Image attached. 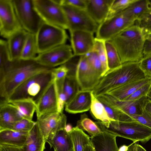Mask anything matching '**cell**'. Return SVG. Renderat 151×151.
I'll return each mask as SVG.
<instances>
[{
  "mask_svg": "<svg viewBox=\"0 0 151 151\" xmlns=\"http://www.w3.org/2000/svg\"><path fill=\"white\" fill-rule=\"evenodd\" d=\"M54 68L42 65L34 59L9 61L0 73L1 101H7L15 89L28 78L40 73L51 71Z\"/></svg>",
  "mask_w": 151,
  "mask_h": 151,
  "instance_id": "cell-1",
  "label": "cell"
},
{
  "mask_svg": "<svg viewBox=\"0 0 151 151\" xmlns=\"http://www.w3.org/2000/svg\"><path fill=\"white\" fill-rule=\"evenodd\" d=\"M146 35L143 28L134 24L110 40L118 52L122 64L139 62L143 58Z\"/></svg>",
  "mask_w": 151,
  "mask_h": 151,
  "instance_id": "cell-2",
  "label": "cell"
},
{
  "mask_svg": "<svg viewBox=\"0 0 151 151\" xmlns=\"http://www.w3.org/2000/svg\"><path fill=\"white\" fill-rule=\"evenodd\" d=\"M147 77L140 67L139 62L123 63L108 71L93 90V93L97 97L129 82Z\"/></svg>",
  "mask_w": 151,
  "mask_h": 151,
  "instance_id": "cell-3",
  "label": "cell"
},
{
  "mask_svg": "<svg viewBox=\"0 0 151 151\" xmlns=\"http://www.w3.org/2000/svg\"><path fill=\"white\" fill-rule=\"evenodd\" d=\"M101 129L117 137L145 143L151 139V129L135 121H111L109 126H104L100 121L95 122Z\"/></svg>",
  "mask_w": 151,
  "mask_h": 151,
  "instance_id": "cell-4",
  "label": "cell"
},
{
  "mask_svg": "<svg viewBox=\"0 0 151 151\" xmlns=\"http://www.w3.org/2000/svg\"><path fill=\"white\" fill-rule=\"evenodd\" d=\"M52 70L37 74L28 78L15 89L6 101L28 99L31 100L36 104L47 87L54 79Z\"/></svg>",
  "mask_w": 151,
  "mask_h": 151,
  "instance_id": "cell-5",
  "label": "cell"
},
{
  "mask_svg": "<svg viewBox=\"0 0 151 151\" xmlns=\"http://www.w3.org/2000/svg\"><path fill=\"white\" fill-rule=\"evenodd\" d=\"M38 54L65 44V29L43 22L35 34Z\"/></svg>",
  "mask_w": 151,
  "mask_h": 151,
  "instance_id": "cell-6",
  "label": "cell"
},
{
  "mask_svg": "<svg viewBox=\"0 0 151 151\" xmlns=\"http://www.w3.org/2000/svg\"><path fill=\"white\" fill-rule=\"evenodd\" d=\"M14 10L22 27L36 34L43 21L35 10L33 0H12Z\"/></svg>",
  "mask_w": 151,
  "mask_h": 151,
  "instance_id": "cell-7",
  "label": "cell"
},
{
  "mask_svg": "<svg viewBox=\"0 0 151 151\" xmlns=\"http://www.w3.org/2000/svg\"><path fill=\"white\" fill-rule=\"evenodd\" d=\"M35 9L43 22L68 29L64 10L56 0H33Z\"/></svg>",
  "mask_w": 151,
  "mask_h": 151,
  "instance_id": "cell-8",
  "label": "cell"
},
{
  "mask_svg": "<svg viewBox=\"0 0 151 151\" xmlns=\"http://www.w3.org/2000/svg\"><path fill=\"white\" fill-rule=\"evenodd\" d=\"M136 21L122 11L107 18L99 25L96 32V38L104 41L110 40L134 25Z\"/></svg>",
  "mask_w": 151,
  "mask_h": 151,
  "instance_id": "cell-9",
  "label": "cell"
},
{
  "mask_svg": "<svg viewBox=\"0 0 151 151\" xmlns=\"http://www.w3.org/2000/svg\"><path fill=\"white\" fill-rule=\"evenodd\" d=\"M96 97L102 103L118 111L121 114L120 120L123 121L130 120L134 116L141 114L148 99L145 96L137 100L120 101L107 94Z\"/></svg>",
  "mask_w": 151,
  "mask_h": 151,
  "instance_id": "cell-10",
  "label": "cell"
},
{
  "mask_svg": "<svg viewBox=\"0 0 151 151\" xmlns=\"http://www.w3.org/2000/svg\"><path fill=\"white\" fill-rule=\"evenodd\" d=\"M61 6L66 15L70 32L79 30L96 32L99 25L86 10L66 5Z\"/></svg>",
  "mask_w": 151,
  "mask_h": 151,
  "instance_id": "cell-11",
  "label": "cell"
},
{
  "mask_svg": "<svg viewBox=\"0 0 151 151\" xmlns=\"http://www.w3.org/2000/svg\"><path fill=\"white\" fill-rule=\"evenodd\" d=\"M73 56L71 46L65 44L38 54L34 60L42 65L55 68L65 64Z\"/></svg>",
  "mask_w": 151,
  "mask_h": 151,
  "instance_id": "cell-12",
  "label": "cell"
},
{
  "mask_svg": "<svg viewBox=\"0 0 151 151\" xmlns=\"http://www.w3.org/2000/svg\"><path fill=\"white\" fill-rule=\"evenodd\" d=\"M23 28L17 17L12 0H0V34L7 39Z\"/></svg>",
  "mask_w": 151,
  "mask_h": 151,
  "instance_id": "cell-13",
  "label": "cell"
},
{
  "mask_svg": "<svg viewBox=\"0 0 151 151\" xmlns=\"http://www.w3.org/2000/svg\"><path fill=\"white\" fill-rule=\"evenodd\" d=\"M75 75L82 91L93 90L102 78L92 68L86 55L80 56Z\"/></svg>",
  "mask_w": 151,
  "mask_h": 151,
  "instance_id": "cell-14",
  "label": "cell"
},
{
  "mask_svg": "<svg viewBox=\"0 0 151 151\" xmlns=\"http://www.w3.org/2000/svg\"><path fill=\"white\" fill-rule=\"evenodd\" d=\"M67 117L63 113L58 111L42 114L37 117L36 122L46 142L52 138L58 130L65 128Z\"/></svg>",
  "mask_w": 151,
  "mask_h": 151,
  "instance_id": "cell-15",
  "label": "cell"
},
{
  "mask_svg": "<svg viewBox=\"0 0 151 151\" xmlns=\"http://www.w3.org/2000/svg\"><path fill=\"white\" fill-rule=\"evenodd\" d=\"M70 32V46L74 56L85 55L93 51L95 39L93 33L79 30Z\"/></svg>",
  "mask_w": 151,
  "mask_h": 151,
  "instance_id": "cell-16",
  "label": "cell"
},
{
  "mask_svg": "<svg viewBox=\"0 0 151 151\" xmlns=\"http://www.w3.org/2000/svg\"><path fill=\"white\" fill-rule=\"evenodd\" d=\"M36 105L37 117L57 111V98L54 79L47 87Z\"/></svg>",
  "mask_w": 151,
  "mask_h": 151,
  "instance_id": "cell-17",
  "label": "cell"
},
{
  "mask_svg": "<svg viewBox=\"0 0 151 151\" xmlns=\"http://www.w3.org/2000/svg\"><path fill=\"white\" fill-rule=\"evenodd\" d=\"M92 91L80 90L65 106V109L68 113L76 114L88 111L90 109Z\"/></svg>",
  "mask_w": 151,
  "mask_h": 151,
  "instance_id": "cell-18",
  "label": "cell"
},
{
  "mask_svg": "<svg viewBox=\"0 0 151 151\" xmlns=\"http://www.w3.org/2000/svg\"><path fill=\"white\" fill-rule=\"evenodd\" d=\"M114 0H86V10L99 25L107 17Z\"/></svg>",
  "mask_w": 151,
  "mask_h": 151,
  "instance_id": "cell-19",
  "label": "cell"
},
{
  "mask_svg": "<svg viewBox=\"0 0 151 151\" xmlns=\"http://www.w3.org/2000/svg\"><path fill=\"white\" fill-rule=\"evenodd\" d=\"M28 32L23 28L10 36L6 41L10 61L20 59Z\"/></svg>",
  "mask_w": 151,
  "mask_h": 151,
  "instance_id": "cell-20",
  "label": "cell"
},
{
  "mask_svg": "<svg viewBox=\"0 0 151 151\" xmlns=\"http://www.w3.org/2000/svg\"><path fill=\"white\" fill-rule=\"evenodd\" d=\"M22 119L15 107L6 101H1L0 130L12 129L16 122Z\"/></svg>",
  "mask_w": 151,
  "mask_h": 151,
  "instance_id": "cell-21",
  "label": "cell"
},
{
  "mask_svg": "<svg viewBox=\"0 0 151 151\" xmlns=\"http://www.w3.org/2000/svg\"><path fill=\"white\" fill-rule=\"evenodd\" d=\"M151 81V78L148 77L135 80L117 88L105 94L119 100L124 101L137 89Z\"/></svg>",
  "mask_w": 151,
  "mask_h": 151,
  "instance_id": "cell-22",
  "label": "cell"
},
{
  "mask_svg": "<svg viewBox=\"0 0 151 151\" xmlns=\"http://www.w3.org/2000/svg\"><path fill=\"white\" fill-rule=\"evenodd\" d=\"M103 132L91 137V142L95 151H118L117 136L108 132Z\"/></svg>",
  "mask_w": 151,
  "mask_h": 151,
  "instance_id": "cell-23",
  "label": "cell"
},
{
  "mask_svg": "<svg viewBox=\"0 0 151 151\" xmlns=\"http://www.w3.org/2000/svg\"><path fill=\"white\" fill-rule=\"evenodd\" d=\"M46 142L43 134L36 122L28 132L24 145L20 148L21 151H43L45 148Z\"/></svg>",
  "mask_w": 151,
  "mask_h": 151,
  "instance_id": "cell-24",
  "label": "cell"
},
{
  "mask_svg": "<svg viewBox=\"0 0 151 151\" xmlns=\"http://www.w3.org/2000/svg\"><path fill=\"white\" fill-rule=\"evenodd\" d=\"M46 142L54 151H74L73 142L69 133L65 128L57 131L52 137Z\"/></svg>",
  "mask_w": 151,
  "mask_h": 151,
  "instance_id": "cell-25",
  "label": "cell"
},
{
  "mask_svg": "<svg viewBox=\"0 0 151 151\" xmlns=\"http://www.w3.org/2000/svg\"><path fill=\"white\" fill-rule=\"evenodd\" d=\"M28 134V132L12 129L0 130V144L21 148L25 143Z\"/></svg>",
  "mask_w": 151,
  "mask_h": 151,
  "instance_id": "cell-26",
  "label": "cell"
},
{
  "mask_svg": "<svg viewBox=\"0 0 151 151\" xmlns=\"http://www.w3.org/2000/svg\"><path fill=\"white\" fill-rule=\"evenodd\" d=\"M4 101L15 107L23 118L32 120L36 108V104L33 101L29 99H23Z\"/></svg>",
  "mask_w": 151,
  "mask_h": 151,
  "instance_id": "cell-27",
  "label": "cell"
},
{
  "mask_svg": "<svg viewBox=\"0 0 151 151\" xmlns=\"http://www.w3.org/2000/svg\"><path fill=\"white\" fill-rule=\"evenodd\" d=\"M92 102L90 111L93 116L100 121L105 127H108L111 119L109 117L102 103L91 93Z\"/></svg>",
  "mask_w": 151,
  "mask_h": 151,
  "instance_id": "cell-28",
  "label": "cell"
},
{
  "mask_svg": "<svg viewBox=\"0 0 151 151\" xmlns=\"http://www.w3.org/2000/svg\"><path fill=\"white\" fill-rule=\"evenodd\" d=\"M74 151H83L85 146L91 143V138L81 129L76 126L69 133Z\"/></svg>",
  "mask_w": 151,
  "mask_h": 151,
  "instance_id": "cell-29",
  "label": "cell"
},
{
  "mask_svg": "<svg viewBox=\"0 0 151 151\" xmlns=\"http://www.w3.org/2000/svg\"><path fill=\"white\" fill-rule=\"evenodd\" d=\"M151 9V2L149 0H138L123 11L129 17L136 21L143 14Z\"/></svg>",
  "mask_w": 151,
  "mask_h": 151,
  "instance_id": "cell-30",
  "label": "cell"
},
{
  "mask_svg": "<svg viewBox=\"0 0 151 151\" xmlns=\"http://www.w3.org/2000/svg\"><path fill=\"white\" fill-rule=\"evenodd\" d=\"M38 54L35 34L28 32L20 59L34 60Z\"/></svg>",
  "mask_w": 151,
  "mask_h": 151,
  "instance_id": "cell-31",
  "label": "cell"
},
{
  "mask_svg": "<svg viewBox=\"0 0 151 151\" xmlns=\"http://www.w3.org/2000/svg\"><path fill=\"white\" fill-rule=\"evenodd\" d=\"M105 45L109 70L119 67L122 64L116 48L110 40L105 41Z\"/></svg>",
  "mask_w": 151,
  "mask_h": 151,
  "instance_id": "cell-32",
  "label": "cell"
},
{
  "mask_svg": "<svg viewBox=\"0 0 151 151\" xmlns=\"http://www.w3.org/2000/svg\"><path fill=\"white\" fill-rule=\"evenodd\" d=\"M93 50L96 52L101 61L103 69V77L109 70L107 61L105 41L95 37Z\"/></svg>",
  "mask_w": 151,
  "mask_h": 151,
  "instance_id": "cell-33",
  "label": "cell"
},
{
  "mask_svg": "<svg viewBox=\"0 0 151 151\" xmlns=\"http://www.w3.org/2000/svg\"><path fill=\"white\" fill-rule=\"evenodd\" d=\"M63 88L67 98V103L80 90V88L75 75L68 74L64 79Z\"/></svg>",
  "mask_w": 151,
  "mask_h": 151,
  "instance_id": "cell-34",
  "label": "cell"
},
{
  "mask_svg": "<svg viewBox=\"0 0 151 151\" xmlns=\"http://www.w3.org/2000/svg\"><path fill=\"white\" fill-rule=\"evenodd\" d=\"M76 126L86 131L92 137L103 132L95 122L88 118L86 115H82L77 122Z\"/></svg>",
  "mask_w": 151,
  "mask_h": 151,
  "instance_id": "cell-35",
  "label": "cell"
},
{
  "mask_svg": "<svg viewBox=\"0 0 151 151\" xmlns=\"http://www.w3.org/2000/svg\"><path fill=\"white\" fill-rule=\"evenodd\" d=\"M65 78L59 80H55L57 98V111L63 113L67 102V98L64 92L63 84Z\"/></svg>",
  "mask_w": 151,
  "mask_h": 151,
  "instance_id": "cell-36",
  "label": "cell"
},
{
  "mask_svg": "<svg viewBox=\"0 0 151 151\" xmlns=\"http://www.w3.org/2000/svg\"><path fill=\"white\" fill-rule=\"evenodd\" d=\"M138 0H114L107 18L124 11Z\"/></svg>",
  "mask_w": 151,
  "mask_h": 151,
  "instance_id": "cell-37",
  "label": "cell"
},
{
  "mask_svg": "<svg viewBox=\"0 0 151 151\" xmlns=\"http://www.w3.org/2000/svg\"><path fill=\"white\" fill-rule=\"evenodd\" d=\"M86 55L92 68L102 78L103 73L102 66L96 52L95 51L93 50Z\"/></svg>",
  "mask_w": 151,
  "mask_h": 151,
  "instance_id": "cell-38",
  "label": "cell"
},
{
  "mask_svg": "<svg viewBox=\"0 0 151 151\" xmlns=\"http://www.w3.org/2000/svg\"><path fill=\"white\" fill-rule=\"evenodd\" d=\"M10 61L6 41L0 40V73H2Z\"/></svg>",
  "mask_w": 151,
  "mask_h": 151,
  "instance_id": "cell-39",
  "label": "cell"
},
{
  "mask_svg": "<svg viewBox=\"0 0 151 151\" xmlns=\"http://www.w3.org/2000/svg\"><path fill=\"white\" fill-rule=\"evenodd\" d=\"M36 123V122L23 118L16 122L12 129L17 131L29 132Z\"/></svg>",
  "mask_w": 151,
  "mask_h": 151,
  "instance_id": "cell-40",
  "label": "cell"
},
{
  "mask_svg": "<svg viewBox=\"0 0 151 151\" xmlns=\"http://www.w3.org/2000/svg\"><path fill=\"white\" fill-rule=\"evenodd\" d=\"M139 26L147 34L151 33V9L141 16L137 21Z\"/></svg>",
  "mask_w": 151,
  "mask_h": 151,
  "instance_id": "cell-41",
  "label": "cell"
},
{
  "mask_svg": "<svg viewBox=\"0 0 151 151\" xmlns=\"http://www.w3.org/2000/svg\"><path fill=\"white\" fill-rule=\"evenodd\" d=\"M151 87V81L137 89L124 101L137 100L144 96H147Z\"/></svg>",
  "mask_w": 151,
  "mask_h": 151,
  "instance_id": "cell-42",
  "label": "cell"
},
{
  "mask_svg": "<svg viewBox=\"0 0 151 151\" xmlns=\"http://www.w3.org/2000/svg\"><path fill=\"white\" fill-rule=\"evenodd\" d=\"M130 119L137 122L151 129V115L145 109L141 114L134 116Z\"/></svg>",
  "mask_w": 151,
  "mask_h": 151,
  "instance_id": "cell-43",
  "label": "cell"
},
{
  "mask_svg": "<svg viewBox=\"0 0 151 151\" xmlns=\"http://www.w3.org/2000/svg\"><path fill=\"white\" fill-rule=\"evenodd\" d=\"M139 63L141 69L146 76L151 78V55L143 57Z\"/></svg>",
  "mask_w": 151,
  "mask_h": 151,
  "instance_id": "cell-44",
  "label": "cell"
},
{
  "mask_svg": "<svg viewBox=\"0 0 151 151\" xmlns=\"http://www.w3.org/2000/svg\"><path fill=\"white\" fill-rule=\"evenodd\" d=\"M69 71V68L65 64L58 67L55 68L52 71L54 80H59L65 78Z\"/></svg>",
  "mask_w": 151,
  "mask_h": 151,
  "instance_id": "cell-45",
  "label": "cell"
},
{
  "mask_svg": "<svg viewBox=\"0 0 151 151\" xmlns=\"http://www.w3.org/2000/svg\"><path fill=\"white\" fill-rule=\"evenodd\" d=\"M61 5H66L76 8L86 10V0H61Z\"/></svg>",
  "mask_w": 151,
  "mask_h": 151,
  "instance_id": "cell-46",
  "label": "cell"
},
{
  "mask_svg": "<svg viewBox=\"0 0 151 151\" xmlns=\"http://www.w3.org/2000/svg\"><path fill=\"white\" fill-rule=\"evenodd\" d=\"M103 105L107 115L111 121L119 122L121 114L116 110L111 107L108 105L102 103Z\"/></svg>",
  "mask_w": 151,
  "mask_h": 151,
  "instance_id": "cell-47",
  "label": "cell"
},
{
  "mask_svg": "<svg viewBox=\"0 0 151 151\" xmlns=\"http://www.w3.org/2000/svg\"><path fill=\"white\" fill-rule=\"evenodd\" d=\"M143 53V57L151 55V33L146 34Z\"/></svg>",
  "mask_w": 151,
  "mask_h": 151,
  "instance_id": "cell-48",
  "label": "cell"
},
{
  "mask_svg": "<svg viewBox=\"0 0 151 151\" xmlns=\"http://www.w3.org/2000/svg\"><path fill=\"white\" fill-rule=\"evenodd\" d=\"M127 151H147L145 149L137 142L129 145Z\"/></svg>",
  "mask_w": 151,
  "mask_h": 151,
  "instance_id": "cell-49",
  "label": "cell"
},
{
  "mask_svg": "<svg viewBox=\"0 0 151 151\" xmlns=\"http://www.w3.org/2000/svg\"><path fill=\"white\" fill-rule=\"evenodd\" d=\"M0 151H21L20 148L0 144Z\"/></svg>",
  "mask_w": 151,
  "mask_h": 151,
  "instance_id": "cell-50",
  "label": "cell"
},
{
  "mask_svg": "<svg viewBox=\"0 0 151 151\" xmlns=\"http://www.w3.org/2000/svg\"><path fill=\"white\" fill-rule=\"evenodd\" d=\"M145 110L151 115V100L147 99L145 103Z\"/></svg>",
  "mask_w": 151,
  "mask_h": 151,
  "instance_id": "cell-51",
  "label": "cell"
},
{
  "mask_svg": "<svg viewBox=\"0 0 151 151\" xmlns=\"http://www.w3.org/2000/svg\"><path fill=\"white\" fill-rule=\"evenodd\" d=\"M83 151H95L91 142L86 145L84 147Z\"/></svg>",
  "mask_w": 151,
  "mask_h": 151,
  "instance_id": "cell-52",
  "label": "cell"
},
{
  "mask_svg": "<svg viewBox=\"0 0 151 151\" xmlns=\"http://www.w3.org/2000/svg\"><path fill=\"white\" fill-rule=\"evenodd\" d=\"M129 147L125 145H122L119 148L118 151H127Z\"/></svg>",
  "mask_w": 151,
  "mask_h": 151,
  "instance_id": "cell-53",
  "label": "cell"
},
{
  "mask_svg": "<svg viewBox=\"0 0 151 151\" xmlns=\"http://www.w3.org/2000/svg\"><path fill=\"white\" fill-rule=\"evenodd\" d=\"M73 128L71 125L70 124H68L66 125L65 129L67 132L69 133L71 131Z\"/></svg>",
  "mask_w": 151,
  "mask_h": 151,
  "instance_id": "cell-54",
  "label": "cell"
},
{
  "mask_svg": "<svg viewBox=\"0 0 151 151\" xmlns=\"http://www.w3.org/2000/svg\"><path fill=\"white\" fill-rule=\"evenodd\" d=\"M148 98L151 100V87L147 96Z\"/></svg>",
  "mask_w": 151,
  "mask_h": 151,
  "instance_id": "cell-55",
  "label": "cell"
},
{
  "mask_svg": "<svg viewBox=\"0 0 151 151\" xmlns=\"http://www.w3.org/2000/svg\"><path fill=\"white\" fill-rule=\"evenodd\" d=\"M150 2H151V0H150Z\"/></svg>",
  "mask_w": 151,
  "mask_h": 151,
  "instance_id": "cell-56",
  "label": "cell"
}]
</instances>
